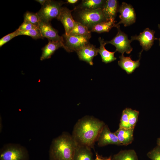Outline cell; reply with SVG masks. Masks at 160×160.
Segmentation results:
<instances>
[{"mask_svg":"<svg viewBox=\"0 0 160 160\" xmlns=\"http://www.w3.org/2000/svg\"><path fill=\"white\" fill-rule=\"evenodd\" d=\"M105 125L103 121L97 119L86 116L79 119L76 123L72 136L77 145L93 148Z\"/></svg>","mask_w":160,"mask_h":160,"instance_id":"cell-1","label":"cell"},{"mask_svg":"<svg viewBox=\"0 0 160 160\" xmlns=\"http://www.w3.org/2000/svg\"><path fill=\"white\" fill-rule=\"evenodd\" d=\"M77 144L72 135L63 132L52 141L49 150L50 160H73Z\"/></svg>","mask_w":160,"mask_h":160,"instance_id":"cell-2","label":"cell"},{"mask_svg":"<svg viewBox=\"0 0 160 160\" xmlns=\"http://www.w3.org/2000/svg\"><path fill=\"white\" fill-rule=\"evenodd\" d=\"M76 20L90 30L97 24L107 21L105 17L102 9L95 10L80 9L77 12Z\"/></svg>","mask_w":160,"mask_h":160,"instance_id":"cell-3","label":"cell"},{"mask_svg":"<svg viewBox=\"0 0 160 160\" xmlns=\"http://www.w3.org/2000/svg\"><path fill=\"white\" fill-rule=\"evenodd\" d=\"M27 149L18 144L9 143L4 145L0 151V160H29Z\"/></svg>","mask_w":160,"mask_h":160,"instance_id":"cell-4","label":"cell"},{"mask_svg":"<svg viewBox=\"0 0 160 160\" xmlns=\"http://www.w3.org/2000/svg\"><path fill=\"white\" fill-rule=\"evenodd\" d=\"M63 4L62 1L46 0L39 11L37 13L41 20L46 23L54 18L57 19Z\"/></svg>","mask_w":160,"mask_h":160,"instance_id":"cell-5","label":"cell"},{"mask_svg":"<svg viewBox=\"0 0 160 160\" xmlns=\"http://www.w3.org/2000/svg\"><path fill=\"white\" fill-rule=\"evenodd\" d=\"M116 27L118 30L117 34L112 39L105 41L106 44H110L115 46L116 48L115 51L121 53V55H124V52L129 54L133 50L130 45L132 41L129 39L127 35L121 31L119 25Z\"/></svg>","mask_w":160,"mask_h":160,"instance_id":"cell-6","label":"cell"},{"mask_svg":"<svg viewBox=\"0 0 160 160\" xmlns=\"http://www.w3.org/2000/svg\"><path fill=\"white\" fill-rule=\"evenodd\" d=\"M64 49L68 52H76L86 44L89 43L91 37L85 36L63 34Z\"/></svg>","mask_w":160,"mask_h":160,"instance_id":"cell-7","label":"cell"},{"mask_svg":"<svg viewBox=\"0 0 160 160\" xmlns=\"http://www.w3.org/2000/svg\"><path fill=\"white\" fill-rule=\"evenodd\" d=\"M118 12L120 14L119 22L116 24V27L121 24L126 27L134 23L136 20V14L132 6L130 4L123 2L119 7Z\"/></svg>","mask_w":160,"mask_h":160,"instance_id":"cell-8","label":"cell"},{"mask_svg":"<svg viewBox=\"0 0 160 160\" xmlns=\"http://www.w3.org/2000/svg\"><path fill=\"white\" fill-rule=\"evenodd\" d=\"M155 31L153 30L146 28L139 35L132 36L130 40L132 41L135 40L138 41L143 50L147 51L153 45L154 40L158 39L155 37Z\"/></svg>","mask_w":160,"mask_h":160,"instance_id":"cell-9","label":"cell"},{"mask_svg":"<svg viewBox=\"0 0 160 160\" xmlns=\"http://www.w3.org/2000/svg\"><path fill=\"white\" fill-rule=\"evenodd\" d=\"M97 142L98 145L100 147L110 144L121 145L114 133L111 132L105 124L100 133Z\"/></svg>","mask_w":160,"mask_h":160,"instance_id":"cell-10","label":"cell"},{"mask_svg":"<svg viewBox=\"0 0 160 160\" xmlns=\"http://www.w3.org/2000/svg\"><path fill=\"white\" fill-rule=\"evenodd\" d=\"M80 60L86 62L90 65H93V60L98 52V48H96L89 43L81 48L76 52Z\"/></svg>","mask_w":160,"mask_h":160,"instance_id":"cell-11","label":"cell"},{"mask_svg":"<svg viewBox=\"0 0 160 160\" xmlns=\"http://www.w3.org/2000/svg\"><path fill=\"white\" fill-rule=\"evenodd\" d=\"M72 11L66 7H62L57 19L60 21L64 26L65 34L68 35L75 26L76 21L71 14Z\"/></svg>","mask_w":160,"mask_h":160,"instance_id":"cell-12","label":"cell"},{"mask_svg":"<svg viewBox=\"0 0 160 160\" xmlns=\"http://www.w3.org/2000/svg\"><path fill=\"white\" fill-rule=\"evenodd\" d=\"M39 28L44 38H47L48 40L60 41L63 43V37L59 35L57 30L52 26L49 23H46L41 20Z\"/></svg>","mask_w":160,"mask_h":160,"instance_id":"cell-13","label":"cell"},{"mask_svg":"<svg viewBox=\"0 0 160 160\" xmlns=\"http://www.w3.org/2000/svg\"><path fill=\"white\" fill-rule=\"evenodd\" d=\"M119 6L116 0H107L102 8L103 14L107 21L115 20Z\"/></svg>","mask_w":160,"mask_h":160,"instance_id":"cell-14","label":"cell"},{"mask_svg":"<svg viewBox=\"0 0 160 160\" xmlns=\"http://www.w3.org/2000/svg\"><path fill=\"white\" fill-rule=\"evenodd\" d=\"M142 50L140 53V58L136 61L132 60L131 56L129 57H125L124 55L119 56L120 60L118 61V64L121 68L124 70L128 74L133 73L135 69L140 65V60L141 53Z\"/></svg>","mask_w":160,"mask_h":160,"instance_id":"cell-15","label":"cell"},{"mask_svg":"<svg viewBox=\"0 0 160 160\" xmlns=\"http://www.w3.org/2000/svg\"><path fill=\"white\" fill-rule=\"evenodd\" d=\"M134 129L119 127L114 132L121 145H127L131 144L133 140Z\"/></svg>","mask_w":160,"mask_h":160,"instance_id":"cell-16","label":"cell"},{"mask_svg":"<svg viewBox=\"0 0 160 160\" xmlns=\"http://www.w3.org/2000/svg\"><path fill=\"white\" fill-rule=\"evenodd\" d=\"M48 43L42 49V53L40 59L43 60L50 58L55 52L60 47L64 48L63 42L48 40Z\"/></svg>","mask_w":160,"mask_h":160,"instance_id":"cell-17","label":"cell"},{"mask_svg":"<svg viewBox=\"0 0 160 160\" xmlns=\"http://www.w3.org/2000/svg\"><path fill=\"white\" fill-rule=\"evenodd\" d=\"M98 40L100 47L98 48V52L101 56L102 61L105 63H108L116 60V58L115 57L114 55L116 52H110L105 49V46L106 44L103 39L100 37Z\"/></svg>","mask_w":160,"mask_h":160,"instance_id":"cell-18","label":"cell"},{"mask_svg":"<svg viewBox=\"0 0 160 160\" xmlns=\"http://www.w3.org/2000/svg\"><path fill=\"white\" fill-rule=\"evenodd\" d=\"M73 160H93L91 148L77 145Z\"/></svg>","mask_w":160,"mask_h":160,"instance_id":"cell-19","label":"cell"},{"mask_svg":"<svg viewBox=\"0 0 160 160\" xmlns=\"http://www.w3.org/2000/svg\"><path fill=\"white\" fill-rule=\"evenodd\" d=\"M111 160H138L135 151L132 149L121 151L114 155Z\"/></svg>","mask_w":160,"mask_h":160,"instance_id":"cell-20","label":"cell"},{"mask_svg":"<svg viewBox=\"0 0 160 160\" xmlns=\"http://www.w3.org/2000/svg\"><path fill=\"white\" fill-rule=\"evenodd\" d=\"M106 0H84L80 5V9L95 10L102 9Z\"/></svg>","mask_w":160,"mask_h":160,"instance_id":"cell-21","label":"cell"},{"mask_svg":"<svg viewBox=\"0 0 160 160\" xmlns=\"http://www.w3.org/2000/svg\"><path fill=\"white\" fill-rule=\"evenodd\" d=\"M115 22V20H110L99 23L94 26L90 31L98 33L108 32L113 27H116Z\"/></svg>","mask_w":160,"mask_h":160,"instance_id":"cell-22","label":"cell"},{"mask_svg":"<svg viewBox=\"0 0 160 160\" xmlns=\"http://www.w3.org/2000/svg\"><path fill=\"white\" fill-rule=\"evenodd\" d=\"M75 35L91 37V32L86 26L76 21L74 27L69 35Z\"/></svg>","mask_w":160,"mask_h":160,"instance_id":"cell-23","label":"cell"},{"mask_svg":"<svg viewBox=\"0 0 160 160\" xmlns=\"http://www.w3.org/2000/svg\"><path fill=\"white\" fill-rule=\"evenodd\" d=\"M127 114L131 128L134 129L138 120L139 114L138 111L133 110L130 108L125 109Z\"/></svg>","mask_w":160,"mask_h":160,"instance_id":"cell-24","label":"cell"},{"mask_svg":"<svg viewBox=\"0 0 160 160\" xmlns=\"http://www.w3.org/2000/svg\"><path fill=\"white\" fill-rule=\"evenodd\" d=\"M24 20H26L39 28L41 20L37 13L29 12H26L24 15Z\"/></svg>","mask_w":160,"mask_h":160,"instance_id":"cell-25","label":"cell"},{"mask_svg":"<svg viewBox=\"0 0 160 160\" xmlns=\"http://www.w3.org/2000/svg\"><path fill=\"white\" fill-rule=\"evenodd\" d=\"M21 35L29 36L35 39H44V38L39 28L26 31L19 30L18 35Z\"/></svg>","mask_w":160,"mask_h":160,"instance_id":"cell-26","label":"cell"},{"mask_svg":"<svg viewBox=\"0 0 160 160\" xmlns=\"http://www.w3.org/2000/svg\"><path fill=\"white\" fill-rule=\"evenodd\" d=\"M119 127L126 129L131 128L129 124L128 116L125 109L122 112Z\"/></svg>","mask_w":160,"mask_h":160,"instance_id":"cell-27","label":"cell"},{"mask_svg":"<svg viewBox=\"0 0 160 160\" xmlns=\"http://www.w3.org/2000/svg\"><path fill=\"white\" fill-rule=\"evenodd\" d=\"M151 160H160V147L157 146L147 153Z\"/></svg>","mask_w":160,"mask_h":160,"instance_id":"cell-28","label":"cell"},{"mask_svg":"<svg viewBox=\"0 0 160 160\" xmlns=\"http://www.w3.org/2000/svg\"><path fill=\"white\" fill-rule=\"evenodd\" d=\"M18 33L19 30L17 29L14 32L9 34L3 37L0 40V47H1L3 45L14 37L19 36Z\"/></svg>","mask_w":160,"mask_h":160,"instance_id":"cell-29","label":"cell"},{"mask_svg":"<svg viewBox=\"0 0 160 160\" xmlns=\"http://www.w3.org/2000/svg\"><path fill=\"white\" fill-rule=\"evenodd\" d=\"M38 28L28 21L24 20L23 22L18 29L20 31H26Z\"/></svg>","mask_w":160,"mask_h":160,"instance_id":"cell-30","label":"cell"},{"mask_svg":"<svg viewBox=\"0 0 160 160\" xmlns=\"http://www.w3.org/2000/svg\"><path fill=\"white\" fill-rule=\"evenodd\" d=\"M111 156H110L108 158H104L102 157L99 156L97 153H96V158L94 160H111Z\"/></svg>","mask_w":160,"mask_h":160,"instance_id":"cell-31","label":"cell"},{"mask_svg":"<svg viewBox=\"0 0 160 160\" xmlns=\"http://www.w3.org/2000/svg\"><path fill=\"white\" fill-rule=\"evenodd\" d=\"M78 0H67V3L71 4H75L78 1Z\"/></svg>","mask_w":160,"mask_h":160,"instance_id":"cell-32","label":"cell"},{"mask_svg":"<svg viewBox=\"0 0 160 160\" xmlns=\"http://www.w3.org/2000/svg\"><path fill=\"white\" fill-rule=\"evenodd\" d=\"M35 1L39 3L42 6L44 4L46 1V0H36Z\"/></svg>","mask_w":160,"mask_h":160,"instance_id":"cell-33","label":"cell"},{"mask_svg":"<svg viewBox=\"0 0 160 160\" xmlns=\"http://www.w3.org/2000/svg\"><path fill=\"white\" fill-rule=\"evenodd\" d=\"M157 145L160 147V137L157 140Z\"/></svg>","mask_w":160,"mask_h":160,"instance_id":"cell-34","label":"cell"},{"mask_svg":"<svg viewBox=\"0 0 160 160\" xmlns=\"http://www.w3.org/2000/svg\"><path fill=\"white\" fill-rule=\"evenodd\" d=\"M158 26L159 28L160 29V24H158ZM158 39L159 40V45H160V38Z\"/></svg>","mask_w":160,"mask_h":160,"instance_id":"cell-35","label":"cell"}]
</instances>
